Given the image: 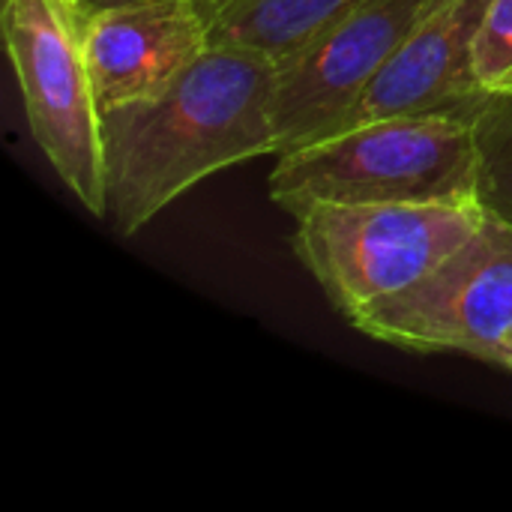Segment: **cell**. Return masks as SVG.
Masks as SVG:
<instances>
[{"mask_svg": "<svg viewBox=\"0 0 512 512\" xmlns=\"http://www.w3.org/2000/svg\"><path fill=\"white\" fill-rule=\"evenodd\" d=\"M108 3H120V0H81L84 9H96V6H108Z\"/></svg>", "mask_w": 512, "mask_h": 512, "instance_id": "5bb4252c", "label": "cell"}, {"mask_svg": "<svg viewBox=\"0 0 512 512\" xmlns=\"http://www.w3.org/2000/svg\"><path fill=\"white\" fill-rule=\"evenodd\" d=\"M204 3H207V9H210V15H213V21H216V15H219L231 0H204Z\"/></svg>", "mask_w": 512, "mask_h": 512, "instance_id": "4fadbf2b", "label": "cell"}, {"mask_svg": "<svg viewBox=\"0 0 512 512\" xmlns=\"http://www.w3.org/2000/svg\"><path fill=\"white\" fill-rule=\"evenodd\" d=\"M291 249L345 318L396 297L435 273L486 219L480 201L315 204Z\"/></svg>", "mask_w": 512, "mask_h": 512, "instance_id": "3957f363", "label": "cell"}, {"mask_svg": "<svg viewBox=\"0 0 512 512\" xmlns=\"http://www.w3.org/2000/svg\"><path fill=\"white\" fill-rule=\"evenodd\" d=\"M492 366L512 372V333L507 336V342L501 345V351H498V357H495V363H492Z\"/></svg>", "mask_w": 512, "mask_h": 512, "instance_id": "7c38bea8", "label": "cell"}, {"mask_svg": "<svg viewBox=\"0 0 512 512\" xmlns=\"http://www.w3.org/2000/svg\"><path fill=\"white\" fill-rule=\"evenodd\" d=\"M435 3L366 0L285 57L273 87L279 153L342 129L369 84Z\"/></svg>", "mask_w": 512, "mask_h": 512, "instance_id": "8992f818", "label": "cell"}, {"mask_svg": "<svg viewBox=\"0 0 512 512\" xmlns=\"http://www.w3.org/2000/svg\"><path fill=\"white\" fill-rule=\"evenodd\" d=\"M471 69L483 96L512 99V0H489L474 36Z\"/></svg>", "mask_w": 512, "mask_h": 512, "instance_id": "8fae6325", "label": "cell"}, {"mask_svg": "<svg viewBox=\"0 0 512 512\" xmlns=\"http://www.w3.org/2000/svg\"><path fill=\"white\" fill-rule=\"evenodd\" d=\"M348 324L399 351L495 363L512 333V225L486 213L435 273Z\"/></svg>", "mask_w": 512, "mask_h": 512, "instance_id": "5b68a950", "label": "cell"}, {"mask_svg": "<svg viewBox=\"0 0 512 512\" xmlns=\"http://www.w3.org/2000/svg\"><path fill=\"white\" fill-rule=\"evenodd\" d=\"M213 45L204 0H120L84 9V48L102 111L171 87Z\"/></svg>", "mask_w": 512, "mask_h": 512, "instance_id": "52a82bcc", "label": "cell"}, {"mask_svg": "<svg viewBox=\"0 0 512 512\" xmlns=\"http://www.w3.org/2000/svg\"><path fill=\"white\" fill-rule=\"evenodd\" d=\"M471 123L480 156L477 201L512 225V99L486 96Z\"/></svg>", "mask_w": 512, "mask_h": 512, "instance_id": "30bf717a", "label": "cell"}, {"mask_svg": "<svg viewBox=\"0 0 512 512\" xmlns=\"http://www.w3.org/2000/svg\"><path fill=\"white\" fill-rule=\"evenodd\" d=\"M279 63L213 42L159 96L102 111L108 216L138 234L201 180L279 153L273 87Z\"/></svg>", "mask_w": 512, "mask_h": 512, "instance_id": "6da1fadb", "label": "cell"}, {"mask_svg": "<svg viewBox=\"0 0 512 512\" xmlns=\"http://www.w3.org/2000/svg\"><path fill=\"white\" fill-rule=\"evenodd\" d=\"M486 6L489 0H438L369 84L345 126L396 114L474 120L486 96L474 81L471 51Z\"/></svg>", "mask_w": 512, "mask_h": 512, "instance_id": "ba28073f", "label": "cell"}, {"mask_svg": "<svg viewBox=\"0 0 512 512\" xmlns=\"http://www.w3.org/2000/svg\"><path fill=\"white\" fill-rule=\"evenodd\" d=\"M474 123L396 114L342 126L276 156L270 198L291 216L315 204L477 201Z\"/></svg>", "mask_w": 512, "mask_h": 512, "instance_id": "7a4b0ae2", "label": "cell"}, {"mask_svg": "<svg viewBox=\"0 0 512 512\" xmlns=\"http://www.w3.org/2000/svg\"><path fill=\"white\" fill-rule=\"evenodd\" d=\"M0 27L33 141L75 201L105 219L102 108L84 48L81 0H3Z\"/></svg>", "mask_w": 512, "mask_h": 512, "instance_id": "277c9868", "label": "cell"}, {"mask_svg": "<svg viewBox=\"0 0 512 512\" xmlns=\"http://www.w3.org/2000/svg\"><path fill=\"white\" fill-rule=\"evenodd\" d=\"M360 3L366 0H231L213 21V42L243 45L282 63Z\"/></svg>", "mask_w": 512, "mask_h": 512, "instance_id": "9c48e42d", "label": "cell"}]
</instances>
